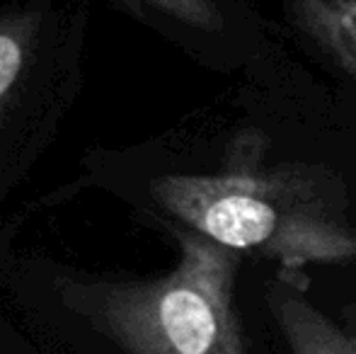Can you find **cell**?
I'll return each instance as SVG.
<instances>
[{"label": "cell", "instance_id": "obj_1", "mask_svg": "<svg viewBox=\"0 0 356 354\" xmlns=\"http://www.w3.org/2000/svg\"><path fill=\"white\" fill-rule=\"evenodd\" d=\"M150 194L168 216L240 255L286 269L356 260V228L313 170H225L163 175Z\"/></svg>", "mask_w": 356, "mask_h": 354}, {"label": "cell", "instance_id": "obj_2", "mask_svg": "<svg viewBox=\"0 0 356 354\" xmlns=\"http://www.w3.org/2000/svg\"><path fill=\"white\" fill-rule=\"evenodd\" d=\"M177 241L172 272L75 284L73 306L127 354H248L235 311L243 255L187 228Z\"/></svg>", "mask_w": 356, "mask_h": 354}, {"label": "cell", "instance_id": "obj_3", "mask_svg": "<svg viewBox=\"0 0 356 354\" xmlns=\"http://www.w3.org/2000/svg\"><path fill=\"white\" fill-rule=\"evenodd\" d=\"M267 301L291 354H356L354 337L334 325L291 282L277 279L269 287Z\"/></svg>", "mask_w": 356, "mask_h": 354}, {"label": "cell", "instance_id": "obj_4", "mask_svg": "<svg viewBox=\"0 0 356 354\" xmlns=\"http://www.w3.org/2000/svg\"><path fill=\"white\" fill-rule=\"evenodd\" d=\"M37 13H15L0 19V136L8 134L15 112L34 88V68L39 61Z\"/></svg>", "mask_w": 356, "mask_h": 354}, {"label": "cell", "instance_id": "obj_5", "mask_svg": "<svg viewBox=\"0 0 356 354\" xmlns=\"http://www.w3.org/2000/svg\"><path fill=\"white\" fill-rule=\"evenodd\" d=\"M298 22L356 81V0H293Z\"/></svg>", "mask_w": 356, "mask_h": 354}, {"label": "cell", "instance_id": "obj_6", "mask_svg": "<svg viewBox=\"0 0 356 354\" xmlns=\"http://www.w3.org/2000/svg\"><path fill=\"white\" fill-rule=\"evenodd\" d=\"M143 3L187 27L204 29V32H216L223 27V15L216 0H143Z\"/></svg>", "mask_w": 356, "mask_h": 354}, {"label": "cell", "instance_id": "obj_7", "mask_svg": "<svg viewBox=\"0 0 356 354\" xmlns=\"http://www.w3.org/2000/svg\"><path fill=\"white\" fill-rule=\"evenodd\" d=\"M354 340H356V337H354Z\"/></svg>", "mask_w": 356, "mask_h": 354}]
</instances>
